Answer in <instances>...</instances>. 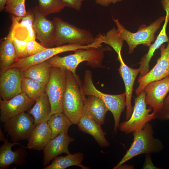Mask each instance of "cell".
Returning <instances> with one entry per match:
<instances>
[{"instance_id": "cell-4", "label": "cell", "mask_w": 169, "mask_h": 169, "mask_svg": "<svg viewBox=\"0 0 169 169\" xmlns=\"http://www.w3.org/2000/svg\"><path fill=\"white\" fill-rule=\"evenodd\" d=\"M81 90L84 95H95L103 101L108 110L110 111L113 115L114 120V132H117V128L119 127L121 113L126 106L125 93L117 95H111L99 90L94 85L92 73L89 70H86L85 71Z\"/></svg>"}, {"instance_id": "cell-9", "label": "cell", "mask_w": 169, "mask_h": 169, "mask_svg": "<svg viewBox=\"0 0 169 169\" xmlns=\"http://www.w3.org/2000/svg\"><path fill=\"white\" fill-rule=\"evenodd\" d=\"M96 43L94 42L86 45L67 44L55 47L47 48L45 50L35 55L23 59H18L10 68H19L24 71L31 66L46 61L53 56L60 53L69 51H74L79 49L96 48Z\"/></svg>"}, {"instance_id": "cell-22", "label": "cell", "mask_w": 169, "mask_h": 169, "mask_svg": "<svg viewBox=\"0 0 169 169\" xmlns=\"http://www.w3.org/2000/svg\"><path fill=\"white\" fill-rule=\"evenodd\" d=\"M51 139V132L47 122L37 125L30 138L28 140L27 146L22 147L38 151L43 150Z\"/></svg>"}, {"instance_id": "cell-24", "label": "cell", "mask_w": 169, "mask_h": 169, "mask_svg": "<svg viewBox=\"0 0 169 169\" xmlns=\"http://www.w3.org/2000/svg\"><path fill=\"white\" fill-rule=\"evenodd\" d=\"M51 104L45 92L36 100L34 106L28 111V113L33 117L36 125L42 122H47L51 115Z\"/></svg>"}, {"instance_id": "cell-37", "label": "cell", "mask_w": 169, "mask_h": 169, "mask_svg": "<svg viewBox=\"0 0 169 169\" xmlns=\"http://www.w3.org/2000/svg\"><path fill=\"white\" fill-rule=\"evenodd\" d=\"M157 118L161 120L169 119V107L163 108L162 110L156 114Z\"/></svg>"}, {"instance_id": "cell-40", "label": "cell", "mask_w": 169, "mask_h": 169, "mask_svg": "<svg viewBox=\"0 0 169 169\" xmlns=\"http://www.w3.org/2000/svg\"><path fill=\"white\" fill-rule=\"evenodd\" d=\"M169 107V94L165 98L164 104L163 108Z\"/></svg>"}, {"instance_id": "cell-42", "label": "cell", "mask_w": 169, "mask_h": 169, "mask_svg": "<svg viewBox=\"0 0 169 169\" xmlns=\"http://www.w3.org/2000/svg\"><path fill=\"white\" fill-rule=\"evenodd\" d=\"M6 138H5L3 132H2V131L1 130V129H0V140L4 142L6 139Z\"/></svg>"}, {"instance_id": "cell-38", "label": "cell", "mask_w": 169, "mask_h": 169, "mask_svg": "<svg viewBox=\"0 0 169 169\" xmlns=\"http://www.w3.org/2000/svg\"><path fill=\"white\" fill-rule=\"evenodd\" d=\"M122 0H95L96 4L103 6L107 7L111 4L115 3Z\"/></svg>"}, {"instance_id": "cell-2", "label": "cell", "mask_w": 169, "mask_h": 169, "mask_svg": "<svg viewBox=\"0 0 169 169\" xmlns=\"http://www.w3.org/2000/svg\"><path fill=\"white\" fill-rule=\"evenodd\" d=\"M66 86L63 101V112L73 124H78L82 116L85 96L82 90L80 79L66 70Z\"/></svg>"}, {"instance_id": "cell-31", "label": "cell", "mask_w": 169, "mask_h": 169, "mask_svg": "<svg viewBox=\"0 0 169 169\" xmlns=\"http://www.w3.org/2000/svg\"><path fill=\"white\" fill-rule=\"evenodd\" d=\"M38 9L45 16L60 12L65 5L62 0H38Z\"/></svg>"}, {"instance_id": "cell-14", "label": "cell", "mask_w": 169, "mask_h": 169, "mask_svg": "<svg viewBox=\"0 0 169 169\" xmlns=\"http://www.w3.org/2000/svg\"><path fill=\"white\" fill-rule=\"evenodd\" d=\"M12 19V24L9 32L5 38L27 42L36 39V33L33 28L34 16L32 9H29L23 17L13 15Z\"/></svg>"}, {"instance_id": "cell-21", "label": "cell", "mask_w": 169, "mask_h": 169, "mask_svg": "<svg viewBox=\"0 0 169 169\" xmlns=\"http://www.w3.org/2000/svg\"><path fill=\"white\" fill-rule=\"evenodd\" d=\"M77 125L80 131L92 136L101 147L110 146L105 136L106 133L102 128L101 125L89 116L83 114Z\"/></svg>"}, {"instance_id": "cell-20", "label": "cell", "mask_w": 169, "mask_h": 169, "mask_svg": "<svg viewBox=\"0 0 169 169\" xmlns=\"http://www.w3.org/2000/svg\"><path fill=\"white\" fill-rule=\"evenodd\" d=\"M166 15L162 28L154 42L149 47L147 53L141 58L140 62V76H143L149 71V63L155 51L164 43H168L169 38L166 33V28L169 20V10H165Z\"/></svg>"}, {"instance_id": "cell-29", "label": "cell", "mask_w": 169, "mask_h": 169, "mask_svg": "<svg viewBox=\"0 0 169 169\" xmlns=\"http://www.w3.org/2000/svg\"><path fill=\"white\" fill-rule=\"evenodd\" d=\"M46 86L30 78L23 77L22 78V92L25 93L29 98L35 100L45 92Z\"/></svg>"}, {"instance_id": "cell-33", "label": "cell", "mask_w": 169, "mask_h": 169, "mask_svg": "<svg viewBox=\"0 0 169 169\" xmlns=\"http://www.w3.org/2000/svg\"><path fill=\"white\" fill-rule=\"evenodd\" d=\"M47 48L44 47L40 43L37 42L35 39L28 41L27 44V51L28 56L35 55Z\"/></svg>"}, {"instance_id": "cell-6", "label": "cell", "mask_w": 169, "mask_h": 169, "mask_svg": "<svg viewBox=\"0 0 169 169\" xmlns=\"http://www.w3.org/2000/svg\"><path fill=\"white\" fill-rule=\"evenodd\" d=\"M53 20L56 28V47L67 44L86 45L95 41L96 38L88 30L77 27L59 18L55 17Z\"/></svg>"}, {"instance_id": "cell-23", "label": "cell", "mask_w": 169, "mask_h": 169, "mask_svg": "<svg viewBox=\"0 0 169 169\" xmlns=\"http://www.w3.org/2000/svg\"><path fill=\"white\" fill-rule=\"evenodd\" d=\"M108 111L105 104L99 98L93 95L86 97L83 114L89 116L101 125L104 123Z\"/></svg>"}, {"instance_id": "cell-26", "label": "cell", "mask_w": 169, "mask_h": 169, "mask_svg": "<svg viewBox=\"0 0 169 169\" xmlns=\"http://www.w3.org/2000/svg\"><path fill=\"white\" fill-rule=\"evenodd\" d=\"M84 157L83 154L78 152L74 154L70 153L63 156H57L54 159L51 164L43 168V169H65L72 166H77L82 169L90 168L82 164Z\"/></svg>"}, {"instance_id": "cell-41", "label": "cell", "mask_w": 169, "mask_h": 169, "mask_svg": "<svg viewBox=\"0 0 169 169\" xmlns=\"http://www.w3.org/2000/svg\"><path fill=\"white\" fill-rule=\"evenodd\" d=\"M133 166L123 164L119 166L117 169H133Z\"/></svg>"}, {"instance_id": "cell-35", "label": "cell", "mask_w": 169, "mask_h": 169, "mask_svg": "<svg viewBox=\"0 0 169 169\" xmlns=\"http://www.w3.org/2000/svg\"><path fill=\"white\" fill-rule=\"evenodd\" d=\"M86 0H62L65 6L79 11L83 3Z\"/></svg>"}, {"instance_id": "cell-27", "label": "cell", "mask_w": 169, "mask_h": 169, "mask_svg": "<svg viewBox=\"0 0 169 169\" xmlns=\"http://www.w3.org/2000/svg\"><path fill=\"white\" fill-rule=\"evenodd\" d=\"M51 67L47 61L34 64L23 71V77L30 78L46 85L50 78Z\"/></svg>"}, {"instance_id": "cell-34", "label": "cell", "mask_w": 169, "mask_h": 169, "mask_svg": "<svg viewBox=\"0 0 169 169\" xmlns=\"http://www.w3.org/2000/svg\"><path fill=\"white\" fill-rule=\"evenodd\" d=\"M12 40L18 59H22L28 57L26 49L28 42L17 40Z\"/></svg>"}, {"instance_id": "cell-10", "label": "cell", "mask_w": 169, "mask_h": 169, "mask_svg": "<svg viewBox=\"0 0 169 169\" xmlns=\"http://www.w3.org/2000/svg\"><path fill=\"white\" fill-rule=\"evenodd\" d=\"M36 126L33 115L25 112L13 117L3 125L4 131L13 143L28 140Z\"/></svg>"}, {"instance_id": "cell-17", "label": "cell", "mask_w": 169, "mask_h": 169, "mask_svg": "<svg viewBox=\"0 0 169 169\" xmlns=\"http://www.w3.org/2000/svg\"><path fill=\"white\" fill-rule=\"evenodd\" d=\"M74 140L68 135V131H63L51 139L43 149V166H47L51 161L62 153H70L69 145Z\"/></svg>"}, {"instance_id": "cell-13", "label": "cell", "mask_w": 169, "mask_h": 169, "mask_svg": "<svg viewBox=\"0 0 169 169\" xmlns=\"http://www.w3.org/2000/svg\"><path fill=\"white\" fill-rule=\"evenodd\" d=\"M23 73V71L17 67L0 72V98L9 100L22 93L21 84Z\"/></svg>"}, {"instance_id": "cell-43", "label": "cell", "mask_w": 169, "mask_h": 169, "mask_svg": "<svg viewBox=\"0 0 169 169\" xmlns=\"http://www.w3.org/2000/svg\"><path fill=\"white\" fill-rule=\"evenodd\" d=\"M168 76H169V75Z\"/></svg>"}, {"instance_id": "cell-15", "label": "cell", "mask_w": 169, "mask_h": 169, "mask_svg": "<svg viewBox=\"0 0 169 169\" xmlns=\"http://www.w3.org/2000/svg\"><path fill=\"white\" fill-rule=\"evenodd\" d=\"M22 92L9 100L0 99L1 122L5 123L10 119L26 111H29L35 102Z\"/></svg>"}, {"instance_id": "cell-5", "label": "cell", "mask_w": 169, "mask_h": 169, "mask_svg": "<svg viewBox=\"0 0 169 169\" xmlns=\"http://www.w3.org/2000/svg\"><path fill=\"white\" fill-rule=\"evenodd\" d=\"M165 18L161 16L148 26L142 24L140 26L137 31L132 33L127 29L117 19L113 18L118 32L124 41L127 43L128 54L132 53L137 46L143 44L149 47L155 40V33L160 28Z\"/></svg>"}, {"instance_id": "cell-30", "label": "cell", "mask_w": 169, "mask_h": 169, "mask_svg": "<svg viewBox=\"0 0 169 169\" xmlns=\"http://www.w3.org/2000/svg\"><path fill=\"white\" fill-rule=\"evenodd\" d=\"M102 43L107 44L111 47L117 54L118 58L121 57V50L124 40L120 36L117 29L115 27L108 31L105 34L99 35Z\"/></svg>"}, {"instance_id": "cell-25", "label": "cell", "mask_w": 169, "mask_h": 169, "mask_svg": "<svg viewBox=\"0 0 169 169\" xmlns=\"http://www.w3.org/2000/svg\"><path fill=\"white\" fill-rule=\"evenodd\" d=\"M18 59L13 40L5 38L0 45V72L10 68Z\"/></svg>"}, {"instance_id": "cell-12", "label": "cell", "mask_w": 169, "mask_h": 169, "mask_svg": "<svg viewBox=\"0 0 169 169\" xmlns=\"http://www.w3.org/2000/svg\"><path fill=\"white\" fill-rule=\"evenodd\" d=\"M32 10L34 16L33 28L36 38L44 47L47 48L53 47L56 35L54 21L47 18L40 11L38 5L34 7Z\"/></svg>"}, {"instance_id": "cell-7", "label": "cell", "mask_w": 169, "mask_h": 169, "mask_svg": "<svg viewBox=\"0 0 169 169\" xmlns=\"http://www.w3.org/2000/svg\"><path fill=\"white\" fill-rule=\"evenodd\" d=\"M146 93L141 91L135 98L133 111L130 118L121 123L119 129L122 131L128 134L142 129L145 125L152 120L157 118L153 112L151 113L152 108H147L145 101Z\"/></svg>"}, {"instance_id": "cell-1", "label": "cell", "mask_w": 169, "mask_h": 169, "mask_svg": "<svg viewBox=\"0 0 169 169\" xmlns=\"http://www.w3.org/2000/svg\"><path fill=\"white\" fill-rule=\"evenodd\" d=\"M105 49L102 47L77 50L70 55L61 57L54 55L47 60L52 66L69 71L77 79L76 73L78 65L81 63L87 62V65L93 68H102V61Z\"/></svg>"}, {"instance_id": "cell-18", "label": "cell", "mask_w": 169, "mask_h": 169, "mask_svg": "<svg viewBox=\"0 0 169 169\" xmlns=\"http://www.w3.org/2000/svg\"><path fill=\"white\" fill-rule=\"evenodd\" d=\"M21 142H9L7 138L0 147V169H7L12 164L23 165L26 161L27 151L23 148H18L13 151L12 147L16 145H21Z\"/></svg>"}, {"instance_id": "cell-3", "label": "cell", "mask_w": 169, "mask_h": 169, "mask_svg": "<svg viewBox=\"0 0 169 169\" xmlns=\"http://www.w3.org/2000/svg\"><path fill=\"white\" fill-rule=\"evenodd\" d=\"M133 141L121 160L113 168L119 166L136 156L142 154L158 153L163 148L162 142L153 136L152 125L149 122L140 130L133 132Z\"/></svg>"}, {"instance_id": "cell-16", "label": "cell", "mask_w": 169, "mask_h": 169, "mask_svg": "<svg viewBox=\"0 0 169 169\" xmlns=\"http://www.w3.org/2000/svg\"><path fill=\"white\" fill-rule=\"evenodd\" d=\"M143 90L146 93V105L157 114L163 109L165 99L169 93V76L149 83Z\"/></svg>"}, {"instance_id": "cell-28", "label": "cell", "mask_w": 169, "mask_h": 169, "mask_svg": "<svg viewBox=\"0 0 169 169\" xmlns=\"http://www.w3.org/2000/svg\"><path fill=\"white\" fill-rule=\"evenodd\" d=\"M47 123L51 129V139L63 131H68L69 128L73 124L63 112L52 115Z\"/></svg>"}, {"instance_id": "cell-11", "label": "cell", "mask_w": 169, "mask_h": 169, "mask_svg": "<svg viewBox=\"0 0 169 169\" xmlns=\"http://www.w3.org/2000/svg\"><path fill=\"white\" fill-rule=\"evenodd\" d=\"M163 44L160 47V57L154 67L146 74L139 76V85L136 90L138 96L149 83L161 79L169 75V41L166 46Z\"/></svg>"}, {"instance_id": "cell-19", "label": "cell", "mask_w": 169, "mask_h": 169, "mask_svg": "<svg viewBox=\"0 0 169 169\" xmlns=\"http://www.w3.org/2000/svg\"><path fill=\"white\" fill-rule=\"evenodd\" d=\"M120 65L119 71L124 83L126 95V120L131 117L133 111L131 105L132 96L134 83L139 73L140 69L132 68L127 66L124 63L122 58L119 59Z\"/></svg>"}, {"instance_id": "cell-8", "label": "cell", "mask_w": 169, "mask_h": 169, "mask_svg": "<svg viewBox=\"0 0 169 169\" xmlns=\"http://www.w3.org/2000/svg\"><path fill=\"white\" fill-rule=\"evenodd\" d=\"M66 86V70L52 66L45 91L51 104V115L63 112V101Z\"/></svg>"}, {"instance_id": "cell-32", "label": "cell", "mask_w": 169, "mask_h": 169, "mask_svg": "<svg viewBox=\"0 0 169 169\" xmlns=\"http://www.w3.org/2000/svg\"><path fill=\"white\" fill-rule=\"evenodd\" d=\"M26 0H7L5 10L13 15L22 17L27 13L25 7Z\"/></svg>"}, {"instance_id": "cell-39", "label": "cell", "mask_w": 169, "mask_h": 169, "mask_svg": "<svg viewBox=\"0 0 169 169\" xmlns=\"http://www.w3.org/2000/svg\"><path fill=\"white\" fill-rule=\"evenodd\" d=\"M7 0H0V11H2L5 9Z\"/></svg>"}, {"instance_id": "cell-36", "label": "cell", "mask_w": 169, "mask_h": 169, "mask_svg": "<svg viewBox=\"0 0 169 169\" xmlns=\"http://www.w3.org/2000/svg\"><path fill=\"white\" fill-rule=\"evenodd\" d=\"M142 169H159L160 168H158L154 165L151 159L150 154H146L145 162Z\"/></svg>"}]
</instances>
